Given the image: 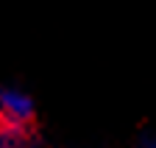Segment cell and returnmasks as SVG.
Wrapping results in <instances>:
<instances>
[{
    "label": "cell",
    "instance_id": "1",
    "mask_svg": "<svg viewBox=\"0 0 156 148\" xmlns=\"http://www.w3.org/2000/svg\"><path fill=\"white\" fill-rule=\"evenodd\" d=\"M0 123L36 132V109L31 98L17 89H0Z\"/></svg>",
    "mask_w": 156,
    "mask_h": 148
},
{
    "label": "cell",
    "instance_id": "2",
    "mask_svg": "<svg viewBox=\"0 0 156 148\" xmlns=\"http://www.w3.org/2000/svg\"><path fill=\"white\" fill-rule=\"evenodd\" d=\"M34 143H36V132H25V128L0 123V148H31Z\"/></svg>",
    "mask_w": 156,
    "mask_h": 148
},
{
    "label": "cell",
    "instance_id": "3",
    "mask_svg": "<svg viewBox=\"0 0 156 148\" xmlns=\"http://www.w3.org/2000/svg\"><path fill=\"white\" fill-rule=\"evenodd\" d=\"M136 148H156V140H151V137H148V140H142Z\"/></svg>",
    "mask_w": 156,
    "mask_h": 148
}]
</instances>
